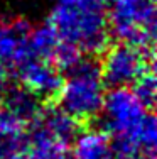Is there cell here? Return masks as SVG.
<instances>
[{"label": "cell", "instance_id": "obj_1", "mask_svg": "<svg viewBox=\"0 0 157 159\" xmlns=\"http://www.w3.org/2000/svg\"><path fill=\"white\" fill-rule=\"evenodd\" d=\"M49 24L59 41L78 48L83 54L103 52L110 41L105 0H56Z\"/></svg>", "mask_w": 157, "mask_h": 159}, {"label": "cell", "instance_id": "obj_2", "mask_svg": "<svg viewBox=\"0 0 157 159\" xmlns=\"http://www.w3.org/2000/svg\"><path fill=\"white\" fill-rule=\"evenodd\" d=\"M98 115H102L103 130L108 135L133 142L145 152H154L157 142L155 117L129 86H118L105 93Z\"/></svg>", "mask_w": 157, "mask_h": 159}, {"label": "cell", "instance_id": "obj_3", "mask_svg": "<svg viewBox=\"0 0 157 159\" xmlns=\"http://www.w3.org/2000/svg\"><path fill=\"white\" fill-rule=\"evenodd\" d=\"M107 83L102 76L100 63L91 58H81L66 71L56 98L59 108L76 122H88L98 117L107 93Z\"/></svg>", "mask_w": 157, "mask_h": 159}, {"label": "cell", "instance_id": "obj_4", "mask_svg": "<svg viewBox=\"0 0 157 159\" xmlns=\"http://www.w3.org/2000/svg\"><path fill=\"white\" fill-rule=\"evenodd\" d=\"M27 159H68L69 142L78 132V122L59 107L42 108L29 124Z\"/></svg>", "mask_w": 157, "mask_h": 159}, {"label": "cell", "instance_id": "obj_5", "mask_svg": "<svg viewBox=\"0 0 157 159\" xmlns=\"http://www.w3.org/2000/svg\"><path fill=\"white\" fill-rule=\"evenodd\" d=\"M108 14L110 32L120 43L154 49L155 0H113Z\"/></svg>", "mask_w": 157, "mask_h": 159}, {"label": "cell", "instance_id": "obj_6", "mask_svg": "<svg viewBox=\"0 0 157 159\" xmlns=\"http://www.w3.org/2000/svg\"><path fill=\"white\" fill-rule=\"evenodd\" d=\"M149 68H154V49H142L127 43L105 49L100 63L102 76L111 88L130 86Z\"/></svg>", "mask_w": 157, "mask_h": 159}, {"label": "cell", "instance_id": "obj_7", "mask_svg": "<svg viewBox=\"0 0 157 159\" xmlns=\"http://www.w3.org/2000/svg\"><path fill=\"white\" fill-rule=\"evenodd\" d=\"M12 71L15 73L22 86H25L27 90H31L32 93H36L39 98H44V100L56 98L63 81L61 71L56 68L54 63L49 59L34 58V56L24 59Z\"/></svg>", "mask_w": 157, "mask_h": 159}, {"label": "cell", "instance_id": "obj_8", "mask_svg": "<svg viewBox=\"0 0 157 159\" xmlns=\"http://www.w3.org/2000/svg\"><path fill=\"white\" fill-rule=\"evenodd\" d=\"M0 103L22 124H31L42 112V98L27 90L25 86H7Z\"/></svg>", "mask_w": 157, "mask_h": 159}, {"label": "cell", "instance_id": "obj_9", "mask_svg": "<svg viewBox=\"0 0 157 159\" xmlns=\"http://www.w3.org/2000/svg\"><path fill=\"white\" fill-rule=\"evenodd\" d=\"M73 159H115L111 139L103 129H85L73 137Z\"/></svg>", "mask_w": 157, "mask_h": 159}, {"label": "cell", "instance_id": "obj_10", "mask_svg": "<svg viewBox=\"0 0 157 159\" xmlns=\"http://www.w3.org/2000/svg\"><path fill=\"white\" fill-rule=\"evenodd\" d=\"M59 43L61 41H59L54 27L49 22L39 24L36 27L29 29L27 46H29V51H31V56H34V58H42V59H49L51 61Z\"/></svg>", "mask_w": 157, "mask_h": 159}, {"label": "cell", "instance_id": "obj_11", "mask_svg": "<svg viewBox=\"0 0 157 159\" xmlns=\"http://www.w3.org/2000/svg\"><path fill=\"white\" fill-rule=\"evenodd\" d=\"M133 88L132 92L137 95V98L150 110L155 103V92H157V85H155V71L154 68H149L140 75L135 81L132 83Z\"/></svg>", "mask_w": 157, "mask_h": 159}, {"label": "cell", "instance_id": "obj_12", "mask_svg": "<svg viewBox=\"0 0 157 159\" xmlns=\"http://www.w3.org/2000/svg\"><path fill=\"white\" fill-rule=\"evenodd\" d=\"M0 159H27V135L20 130L0 139Z\"/></svg>", "mask_w": 157, "mask_h": 159}, {"label": "cell", "instance_id": "obj_13", "mask_svg": "<svg viewBox=\"0 0 157 159\" xmlns=\"http://www.w3.org/2000/svg\"><path fill=\"white\" fill-rule=\"evenodd\" d=\"M81 58H83V52H81L80 49L61 41L59 46L56 48L51 61L56 64V68H58L59 71H68L69 68H73Z\"/></svg>", "mask_w": 157, "mask_h": 159}, {"label": "cell", "instance_id": "obj_14", "mask_svg": "<svg viewBox=\"0 0 157 159\" xmlns=\"http://www.w3.org/2000/svg\"><path fill=\"white\" fill-rule=\"evenodd\" d=\"M22 127L24 125L0 103V139L7 137L10 134H15V132H20Z\"/></svg>", "mask_w": 157, "mask_h": 159}, {"label": "cell", "instance_id": "obj_15", "mask_svg": "<svg viewBox=\"0 0 157 159\" xmlns=\"http://www.w3.org/2000/svg\"><path fill=\"white\" fill-rule=\"evenodd\" d=\"M105 2H113V0H105Z\"/></svg>", "mask_w": 157, "mask_h": 159}]
</instances>
